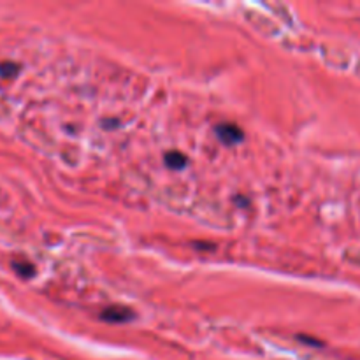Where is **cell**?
<instances>
[{
    "label": "cell",
    "mask_w": 360,
    "mask_h": 360,
    "mask_svg": "<svg viewBox=\"0 0 360 360\" xmlns=\"http://www.w3.org/2000/svg\"><path fill=\"white\" fill-rule=\"evenodd\" d=\"M18 72V65H14V63H0V76L4 77H11L14 76V74Z\"/></svg>",
    "instance_id": "cell-5"
},
{
    "label": "cell",
    "mask_w": 360,
    "mask_h": 360,
    "mask_svg": "<svg viewBox=\"0 0 360 360\" xmlns=\"http://www.w3.org/2000/svg\"><path fill=\"white\" fill-rule=\"evenodd\" d=\"M164 162L169 169H172V171H179V169H183L188 164V158H186V155L181 153V151H169V153H165Z\"/></svg>",
    "instance_id": "cell-3"
},
{
    "label": "cell",
    "mask_w": 360,
    "mask_h": 360,
    "mask_svg": "<svg viewBox=\"0 0 360 360\" xmlns=\"http://www.w3.org/2000/svg\"><path fill=\"white\" fill-rule=\"evenodd\" d=\"M14 267H16V271L18 273L21 274V276H25V278H28V276H32V274H34V266H32V264H28V262H14Z\"/></svg>",
    "instance_id": "cell-4"
},
{
    "label": "cell",
    "mask_w": 360,
    "mask_h": 360,
    "mask_svg": "<svg viewBox=\"0 0 360 360\" xmlns=\"http://www.w3.org/2000/svg\"><path fill=\"white\" fill-rule=\"evenodd\" d=\"M102 319L111 323H125L134 319V311L130 308H123V306H111L102 311Z\"/></svg>",
    "instance_id": "cell-2"
},
{
    "label": "cell",
    "mask_w": 360,
    "mask_h": 360,
    "mask_svg": "<svg viewBox=\"0 0 360 360\" xmlns=\"http://www.w3.org/2000/svg\"><path fill=\"white\" fill-rule=\"evenodd\" d=\"M214 132H217L218 139H220L225 146L239 144L243 141V137H245L243 130L239 129L238 125H234V123H221V125H218L217 129H214Z\"/></svg>",
    "instance_id": "cell-1"
}]
</instances>
